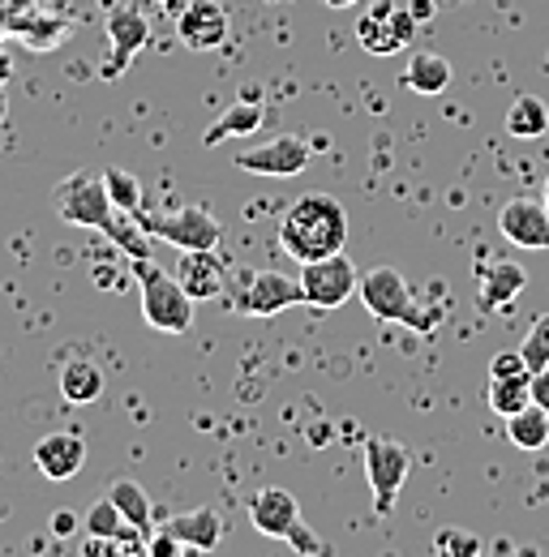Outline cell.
Listing matches in <instances>:
<instances>
[{"label": "cell", "mask_w": 549, "mask_h": 557, "mask_svg": "<svg viewBox=\"0 0 549 557\" xmlns=\"http://www.w3.org/2000/svg\"><path fill=\"white\" fill-rule=\"evenodd\" d=\"M347 245V210L331 194H305L279 219V249L292 262L331 258Z\"/></svg>", "instance_id": "cell-1"}, {"label": "cell", "mask_w": 549, "mask_h": 557, "mask_svg": "<svg viewBox=\"0 0 549 557\" xmlns=\"http://www.w3.org/2000/svg\"><path fill=\"white\" fill-rule=\"evenodd\" d=\"M130 275L142 292V318L159 335H185L194 331V296L181 287V278L163 271L155 258H130Z\"/></svg>", "instance_id": "cell-2"}, {"label": "cell", "mask_w": 549, "mask_h": 557, "mask_svg": "<svg viewBox=\"0 0 549 557\" xmlns=\"http://www.w3.org/2000/svg\"><path fill=\"white\" fill-rule=\"evenodd\" d=\"M356 296L365 300V309L378 318V322H400L416 335H434L438 322H442V309H425L416 296H412L408 278L400 275L395 267H374L369 275H361Z\"/></svg>", "instance_id": "cell-3"}, {"label": "cell", "mask_w": 549, "mask_h": 557, "mask_svg": "<svg viewBox=\"0 0 549 557\" xmlns=\"http://www.w3.org/2000/svg\"><path fill=\"white\" fill-rule=\"evenodd\" d=\"M57 214L73 223V227H95V232H108V223L117 219V202L108 194V181L103 172H73L57 185L52 194Z\"/></svg>", "instance_id": "cell-4"}, {"label": "cell", "mask_w": 549, "mask_h": 557, "mask_svg": "<svg viewBox=\"0 0 549 557\" xmlns=\"http://www.w3.org/2000/svg\"><path fill=\"white\" fill-rule=\"evenodd\" d=\"M416 17H412L408 4L400 0H374L361 17H356V44L369 52V57H395L404 52L412 39H416Z\"/></svg>", "instance_id": "cell-5"}, {"label": "cell", "mask_w": 549, "mask_h": 557, "mask_svg": "<svg viewBox=\"0 0 549 557\" xmlns=\"http://www.w3.org/2000/svg\"><path fill=\"white\" fill-rule=\"evenodd\" d=\"M232 309L241 318H274L292 305H305L301 278L279 275V271H241V283H232Z\"/></svg>", "instance_id": "cell-6"}, {"label": "cell", "mask_w": 549, "mask_h": 557, "mask_svg": "<svg viewBox=\"0 0 549 557\" xmlns=\"http://www.w3.org/2000/svg\"><path fill=\"white\" fill-rule=\"evenodd\" d=\"M301 292H305V305L314 309H340L356 296L361 287V271L352 267L347 253H331V258H314V262H301Z\"/></svg>", "instance_id": "cell-7"}, {"label": "cell", "mask_w": 549, "mask_h": 557, "mask_svg": "<svg viewBox=\"0 0 549 557\" xmlns=\"http://www.w3.org/2000/svg\"><path fill=\"white\" fill-rule=\"evenodd\" d=\"M412 455L408 446L391 442V437H369L365 442V476H369V488H374V510L387 519L400 502V488L408 481Z\"/></svg>", "instance_id": "cell-8"}, {"label": "cell", "mask_w": 549, "mask_h": 557, "mask_svg": "<svg viewBox=\"0 0 549 557\" xmlns=\"http://www.w3.org/2000/svg\"><path fill=\"white\" fill-rule=\"evenodd\" d=\"M137 223L150 236H159V240H168L176 249H219L223 245V227L206 207H181L172 214H159V219L137 214Z\"/></svg>", "instance_id": "cell-9"}, {"label": "cell", "mask_w": 549, "mask_h": 557, "mask_svg": "<svg viewBox=\"0 0 549 557\" xmlns=\"http://www.w3.org/2000/svg\"><path fill=\"white\" fill-rule=\"evenodd\" d=\"M236 168L254 176H301L309 168V141L296 134H279L263 146L236 150Z\"/></svg>", "instance_id": "cell-10"}, {"label": "cell", "mask_w": 549, "mask_h": 557, "mask_svg": "<svg viewBox=\"0 0 549 557\" xmlns=\"http://www.w3.org/2000/svg\"><path fill=\"white\" fill-rule=\"evenodd\" d=\"M228 30H232V17H228V9L219 0H190L181 9V17H176V39L190 52H215V48H223Z\"/></svg>", "instance_id": "cell-11"}, {"label": "cell", "mask_w": 549, "mask_h": 557, "mask_svg": "<svg viewBox=\"0 0 549 557\" xmlns=\"http://www.w3.org/2000/svg\"><path fill=\"white\" fill-rule=\"evenodd\" d=\"M172 275L181 278V287L194 296V300H215L228 292V262L219 249H181V262Z\"/></svg>", "instance_id": "cell-12"}, {"label": "cell", "mask_w": 549, "mask_h": 557, "mask_svg": "<svg viewBox=\"0 0 549 557\" xmlns=\"http://www.w3.org/2000/svg\"><path fill=\"white\" fill-rule=\"evenodd\" d=\"M249 523L263 536H271V541H288L305 519H301V502L288 488L271 485V488H258L249 497Z\"/></svg>", "instance_id": "cell-13"}, {"label": "cell", "mask_w": 549, "mask_h": 557, "mask_svg": "<svg viewBox=\"0 0 549 557\" xmlns=\"http://www.w3.org/2000/svg\"><path fill=\"white\" fill-rule=\"evenodd\" d=\"M108 39H112V61L103 65V73L112 77V73L121 70V61L130 65L137 52L150 44V22H146V13H142L137 4H112V9H108Z\"/></svg>", "instance_id": "cell-14"}, {"label": "cell", "mask_w": 549, "mask_h": 557, "mask_svg": "<svg viewBox=\"0 0 549 557\" xmlns=\"http://www.w3.org/2000/svg\"><path fill=\"white\" fill-rule=\"evenodd\" d=\"M498 232L515 245V249H549V210L546 202H528L515 198L498 210Z\"/></svg>", "instance_id": "cell-15"}, {"label": "cell", "mask_w": 549, "mask_h": 557, "mask_svg": "<svg viewBox=\"0 0 549 557\" xmlns=\"http://www.w3.org/2000/svg\"><path fill=\"white\" fill-rule=\"evenodd\" d=\"M159 532H168L176 545H181V554H210V549H219V541H223V519H219V510L215 506H198V510H185V515H172L168 523H159Z\"/></svg>", "instance_id": "cell-16"}, {"label": "cell", "mask_w": 549, "mask_h": 557, "mask_svg": "<svg viewBox=\"0 0 549 557\" xmlns=\"http://www.w3.org/2000/svg\"><path fill=\"white\" fill-rule=\"evenodd\" d=\"M35 468L48 481H73L86 468V442L77 433H48L35 446Z\"/></svg>", "instance_id": "cell-17"}, {"label": "cell", "mask_w": 549, "mask_h": 557, "mask_svg": "<svg viewBox=\"0 0 549 557\" xmlns=\"http://www.w3.org/2000/svg\"><path fill=\"white\" fill-rule=\"evenodd\" d=\"M524 287H528V271H524V267H515V262H493V267L480 275V292H477L480 313L507 309Z\"/></svg>", "instance_id": "cell-18"}, {"label": "cell", "mask_w": 549, "mask_h": 557, "mask_svg": "<svg viewBox=\"0 0 549 557\" xmlns=\"http://www.w3.org/2000/svg\"><path fill=\"white\" fill-rule=\"evenodd\" d=\"M485 404H489V412H498V417H515L520 408H528L533 404V373H511V377H489V386H485Z\"/></svg>", "instance_id": "cell-19"}, {"label": "cell", "mask_w": 549, "mask_h": 557, "mask_svg": "<svg viewBox=\"0 0 549 557\" xmlns=\"http://www.w3.org/2000/svg\"><path fill=\"white\" fill-rule=\"evenodd\" d=\"M61 395H65L69 404H95V399L103 395V373H99V364L86 360V356L65 360V364H61Z\"/></svg>", "instance_id": "cell-20"}, {"label": "cell", "mask_w": 549, "mask_h": 557, "mask_svg": "<svg viewBox=\"0 0 549 557\" xmlns=\"http://www.w3.org/2000/svg\"><path fill=\"white\" fill-rule=\"evenodd\" d=\"M451 77H455V70H451L447 57H438V52H412L404 86L416 90V95H442L451 86Z\"/></svg>", "instance_id": "cell-21"}, {"label": "cell", "mask_w": 549, "mask_h": 557, "mask_svg": "<svg viewBox=\"0 0 549 557\" xmlns=\"http://www.w3.org/2000/svg\"><path fill=\"white\" fill-rule=\"evenodd\" d=\"M263 116H267L263 103L241 99V103H232L228 112H219V121L203 134V146H215V141H223V138H249V134L263 125Z\"/></svg>", "instance_id": "cell-22"}, {"label": "cell", "mask_w": 549, "mask_h": 557, "mask_svg": "<svg viewBox=\"0 0 549 557\" xmlns=\"http://www.w3.org/2000/svg\"><path fill=\"white\" fill-rule=\"evenodd\" d=\"M507 134L520 141L546 138L549 134V108L537 95H520L511 108H507Z\"/></svg>", "instance_id": "cell-23"}, {"label": "cell", "mask_w": 549, "mask_h": 557, "mask_svg": "<svg viewBox=\"0 0 549 557\" xmlns=\"http://www.w3.org/2000/svg\"><path fill=\"white\" fill-rule=\"evenodd\" d=\"M507 437H511V446H520V450H546L549 446V412L546 408H537V404H528V408H520L515 417H507Z\"/></svg>", "instance_id": "cell-24"}, {"label": "cell", "mask_w": 549, "mask_h": 557, "mask_svg": "<svg viewBox=\"0 0 549 557\" xmlns=\"http://www.w3.org/2000/svg\"><path fill=\"white\" fill-rule=\"evenodd\" d=\"M108 497L121 506V515L150 541V532H155V506H150L146 488L137 485V481H112V485H108Z\"/></svg>", "instance_id": "cell-25"}, {"label": "cell", "mask_w": 549, "mask_h": 557, "mask_svg": "<svg viewBox=\"0 0 549 557\" xmlns=\"http://www.w3.org/2000/svg\"><path fill=\"white\" fill-rule=\"evenodd\" d=\"M103 181H108V194H112V202H117V210H130V214H142V185H137L134 172L108 168V172H103Z\"/></svg>", "instance_id": "cell-26"}, {"label": "cell", "mask_w": 549, "mask_h": 557, "mask_svg": "<svg viewBox=\"0 0 549 557\" xmlns=\"http://www.w3.org/2000/svg\"><path fill=\"white\" fill-rule=\"evenodd\" d=\"M520 351H524V360H528V369H533V373H537V369H546L549 364V313L528 326V335H524Z\"/></svg>", "instance_id": "cell-27"}, {"label": "cell", "mask_w": 549, "mask_h": 557, "mask_svg": "<svg viewBox=\"0 0 549 557\" xmlns=\"http://www.w3.org/2000/svg\"><path fill=\"white\" fill-rule=\"evenodd\" d=\"M434 549L447 557H477L480 541L468 536V532H438V536H434Z\"/></svg>", "instance_id": "cell-28"}, {"label": "cell", "mask_w": 549, "mask_h": 557, "mask_svg": "<svg viewBox=\"0 0 549 557\" xmlns=\"http://www.w3.org/2000/svg\"><path fill=\"white\" fill-rule=\"evenodd\" d=\"M511 373H533V369H528V360H524V351H520V348L498 351V356L489 360V377H511Z\"/></svg>", "instance_id": "cell-29"}, {"label": "cell", "mask_w": 549, "mask_h": 557, "mask_svg": "<svg viewBox=\"0 0 549 557\" xmlns=\"http://www.w3.org/2000/svg\"><path fill=\"white\" fill-rule=\"evenodd\" d=\"M533 404H537V408H546V412H549V364H546V369H537V373H533Z\"/></svg>", "instance_id": "cell-30"}, {"label": "cell", "mask_w": 549, "mask_h": 557, "mask_svg": "<svg viewBox=\"0 0 549 557\" xmlns=\"http://www.w3.org/2000/svg\"><path fill=\"white\" fill-rule=\"evenodd\" d=\"M73 528H77V523H73V515H69V510H57V515H52V532H57V536H69Z\"/></svg>", "instance_id": "cell-31"}, {"label": "cell", "mask_w": 549, "mask_h": 557, "mask_svg": "<svg viewBox=\"0 0 549 557\" xmlns=\"http://www.w3.org/2000/svg\"><path fill=\"white\" fill-rule=\"evenodd\" d=\"M408 9H412V17H416V22H425V17H434V0H412Z\"/></svg>", "instance_id": "cell-32"}, {"label": "cell", "mask_w": 549, "mask_h": 557, "mask_svg": "<svg viewBox=\"0 0 549 557\" xmlns=\"http://www.w3.org/2000/svg\"><path fill=\"white\" fill-rule=\"evenodd\" d=\"M9 77H13V57H9L4 48H0V86H4Z\"/></svg>", "instance_id": "cell-33"}, {"label": "cell", "mask_w": 549, "mask_h": 557, "mask_svg": "<svg viewBox=\"0 0 549 557\" xmlns=\"http://www.w3.org/2000/svg\"><path fill=\"white\" fill-rule=\"evenodd\" d=\"M4 116H9V95H4V86H0V125H4Z\"/></svg>", "instance_id": "cell-34"}, {"label": "cell", "mask_w": 549, "mask_h": 557, "mask_svg": "<svg viewBox=\"0 0 549 557\" xmlns=\"http://www.w3.org/2000/svg\"><path fill=\"white\" fill-rule=\"evenodd\" d=\"M331 9H347V4H356V0H327Z\"/></svg>", "instance_id": "cell-35"}, {"label": "cell", "mask_w": 549, "mask_h": 557, "mask_svg": "<svg viewBox=\"0 0 549 557\" xmlns=\"http://www.w3.org/2000/svg\"><path fill=\"white\" fill-rule=\"evenodd\" d=\"M137 4H168V0H137Z\"/></svg>", "instance_id": "cell-36"}, {"label": "cell", "mask_w": 549, "mask_h": 557, "mask_svg": "<svg viewBox=\"0 0 549 557\" xmlns=\"http://www.w3.org/2000/svg\"><path fill=\"white\" fill-rule=\"evenodd\" d=\"M546 210H549V176H546Z\"/></svg>", "instance_id": "cell-37"}]
</instances>
